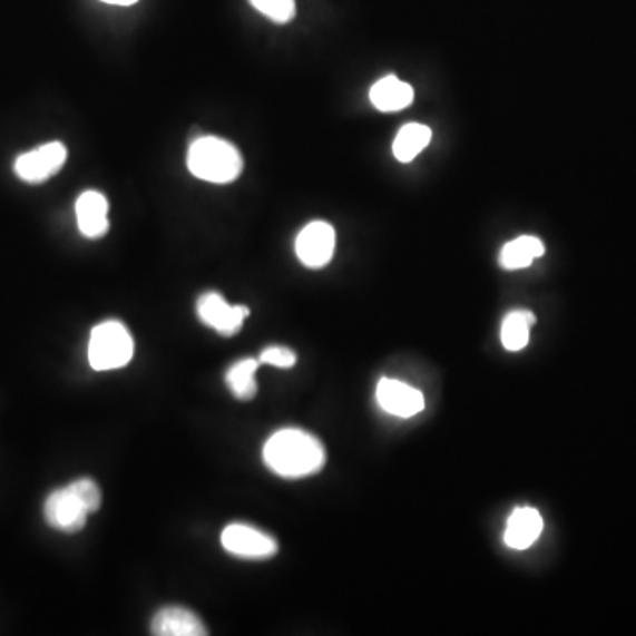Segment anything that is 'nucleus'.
<instances>
[{
    "instance_id": "f257e3e1",
    "label": "nucleus",
    "mask_w": 636,
    "mask_h": 636,
    "mask_svg": "<svg viewBox=\"0 0 636 636\" xmlns=\"http://www.w3.org/2000/svg\"><path fill=\"white\" fill-rule=\"evenodd\" d=\"M264 463L280 478H307L324 469L325 448L313 433L283 428L265 442Z\"/></svg>"
},
{
    "instance_id": "f03ea898",
    "label": "nucleus",
    "mask_w": 636,
    "mask_h": 636,
    "mask_svg": "<svg viewBox=\"0 0 636 636\" xmlns=\"http://www.w3.org/2000/svg\"><path fill=\"white\" fill-rule=\"evenodd\" d=\"M101 508V490L92 479H77L68 487L51 491L45 502V520L60 532L84 529L90 512Z\"/></svg>"
},
{
    "instance_id": "7ed1b4c3",
    "label": "nucleus",
    "mask_w": 636,
    "mask_h": 636,
    "mask_svg": "<svg viewBox=\"0 0 636 636\" xmlns=\"http://www.w3.org/2000/svg\"><path fill=\"white\" fill-rule=\"evenodd\" d=\"M188 168L193 176L207 183H234L243 172V156L231 141L202 137L189 147Z\"/></svg>"
},
{
    "instance_id": "20e7f679",
    "label": "nucleus",
    "mask_w": 636,
    "mask_h": 636,
    "mask_svg": "<svg viewBox=\"0 0 636 636\" xmlns=\"http://www.w3.org/2000/svg\"><path fill=\"white\" fill-rule=\"evenodd\" d=\"M135 345L128 327L117 321L96 325L90 333L89 363L96 372H110L128 366Z\"/></svg>"
},
{
    "instance_id": "39448f33",
    "label": "nucleus",
    "mask_w": 636,
    "mask_h": 636,
    "mask_svg": "<svg viewBox=\"0 0 636 636\" xmlns=\"http://www.w3.org/2000/svg\"><path fill=\"white\" fill-rule=\"evenodd\" d=\"M336 232L327 222L307 223L295 239V255L310 270H322L333 261Z\"/></svg>"
},
{
    "instance_id": "423d86ee",
    "label": "nucleus",
    "mask_w": 636,
    "mask_h": 636,
    "mask_svg": "<svg viewBox=\"0 0 636 636\" xmlns=\"http://www.w3.org/2000/svg\"><path fill=\"white\" fill-rule=\"evenodd\" d=\"M68 149L60 141H50L38 149L20 154L14 162V172L29 184H41L56 176L65 167Z\"/></svg>"
},
{
    "instance_id": "0eeeda50",
    "label": "nucleus",
    "mask_w": 636,
    "mask_h": 636,
    "mask_svg": "<svg viewBox=\"0 0 636 636\" xmlns=\"http://www.w3.org/2000/svg\"><path fill=\"white\" fill-rule=\"evenodd\" d=\"M222 547L241 559H270L276 556L278 542L256 527L232 524L222 532Z\"/></svg>"
},
{
    "instance_id": "6e6552de",
    "label": "nucleus",
    "mask_w": 636,
    "mask_h": 636,
    "mask_svg": "<svg viewBox=\"0 0 636 636\" xmlns=\"http://www.w3.org/2000/svg\"><path fill=\"white\" fill-rule=\"evenodd\" d=\"M198 319L207 327L223 334L234 336L243 330V324L249 316V310L243 304L232 306L218 292H205L197 301Z\"/></svg>"
},
{
    "instance_id": "1a4fd4ad",
    "label": "nucleus",
    "mask_w": 636,
    "mask_h": 636,
    "mask_svg": "<svg viewBox=\"0 0 636 636\" xmlns=\"http://www.w3.org/2000/svg\"><path fill=\"white\" fill-rule=\"evenodd\" d=\"M376 402L388 414L402 419L414 418L427 407L423 393L419 389L393 379H382L379 382Z\"/></svg>"
},
{
    "instance_id": "9d476101",
    "label": "nucleus",
    "mask_w": 636,
    "mask_h": 636,
    "mask_svg": "<svg viewBox=\"0 0 636 636\" xmlns=\"http://www.w3.org/2000/svg\"><path fill=\"white\" fill-rule=\"evenodd\" d=\"M150 632L156 636H205L204 623L195 611L184 607H165L154 615Z\"/></svg>"
},
{
    "instance_id": "9b49d317",
    "label": "nucleus",
    "mask_w": 636,
    "mask_h": 636,
    "mask_svg": "<svg viewBox=\"0 0 636 636\" xmlns=\"http://www.w3.org/2000/svg\"><path fill=\"white\" fill-rule=\"evenodd\" d=\"M77 222L81 235H86L87 239H99L107 234L110 223L105 195L92 189L81 193L77 200Z\"/></svg>"
},
{
    "instance_id": "f8f14e48",
    "label": "nucleus",
    "mask_w": 636,
    "mask_h": 636,
    "mask_svg": "<svg viewBox=\"0 0 636 636\" xmlns=\"http://www.w3.org/2000/svg\"><path fill=\"white\" fill-rule=\"evenodd\" d=\"M542 517L538 509L518 508L512 511L506 527L505 541L512 550H527L538 541L541 536Z\"/></svg>"
},
{
    "instance_id": "ddd939ff",
    "label": "nucleus",
    "mask_w": 636,
    "mask_h": 636,
    "mask_svg": "<svg viewBox=\"0 0 636 636\" xmlns=\"http://www.w3.org/2000/svg\"><path fill=\"white\" fill-rule=\"evenodd\" d=\"M370 101L376 110L388 111V114L400 111L410 107L414 101V89L394 75H389L376 81L375 86L370 89Z\"/></svg>"
},
{
    "instance_id": "4468645a",
    "label": "nucleus",
    "mask_w": 636,
    "mask_h": 636,
    "mask_svg": "<svg viewBox=\"0 0 636 636\" xmlns=\"http://www.w3.org/2000/svg\"><path fill=\"white\" fill-rule=\"evenodd\" d=\"M542 255H545V244L541 239L535 235H521L511 243L505 244L499 255V264L506 271L526 270Z\"/></svg>"
},
{
    "instance_id": "2eb2a0df",
    "label": "nucleus",
    "mask_w": 636,
    "mask_h": 636,
    "mask_svg": "<svg viewBox=\"0 0 636 636\" xmlns=\"http://www.w3.org/2000/svg\"><path fill=\"white\" fill-rule=\"evenodd\" d=\"M432 140V129L424 125L403 126L394 138L393 154L398 162L410 163L427 149Z\"/></svg>"
},
{
    "instance_id": "dca6fc26",
    "label": "nucleus",
    "mask_w": 636,
    "mask_h": 636,
    "mask_svg": "<svg viewBox=\"0 0 636 636\" xmlns=\"http://www.w3.org/2000/svg\"><path fill=\"white\" fill-rule=\"evenodd\" d=\"M258 361L256 359H243L228 368L225 381L228 389L241 402H249L256 397L258 385H256V370H258Z\"/></svg>"
},
{
    "instance_id": "f3484780",
    "label": "nucleus",
    "mask_w": 636,
    "mask_h": 636,
    "mask_svg": "<svg viewBox=\"0 0 636 636\" xmlns=\"http://www.w3.org/2000/svg\"><path fill=\"white\" fill-rule=\"evenodd\" d=\"M535 324V313L524 312V310L509 313L505 322H502V331H500V337H502V345H505L506 351H524L527 343H529L530 327Z\"/></svg>"
},
{
    "instance_id": "a211bd4d",
    "label": "nucleus",
    "mask_w": 636,
    "mask_h": 636,
    "mask_svg": "<svg viewBox=\"0 0 636 636\" xmlns=\"http://www.w3.org/2000/svg\"><path fill=\"white\" fill-rule=\"evenodd\" d=\"M249 4L274 23H288L295 17V0H249Z\"/></svg>"
},
{
    "instance_id": "6ab92c4d",
    "label": "nucleus",
    "mask_w": 636,
    "mask_h": 636,
    "mask_svg": "<svg viewBox=\"0 0 636 636\" xmlns=\"http://www.w3.org/2000/svg\"><path fill=\"white\" fill-rule=\"evenodd\" d=\"M258 363L270 364L274 368H292L297 363V355L286 346H267L258 358Z\"/></svg>"
},
{
    "instance_id": "aec40b11",
    "label": "nucleus",
    "mask_w": 636,
    "mask_h": 636,
    "mask_svg": "<svg viewBox=\"0 0 636 636\" xmlns=\"http://www.w3.org/2000/svg\"><path fill=\"white\" fill-rule=\"evenodd\" d=\"M102 2H107V4H116V6H131L138 0H102Z\"/></svg>"
}]
</instances>
